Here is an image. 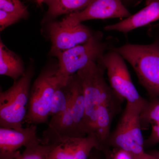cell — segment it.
Segmentation results:
<instances>
[{"mask_svg": "<svg viewBox=\"0 0 159 159\" xmlns=\"http://www.w3.org/2000/svg\"><path fill=\"white\" fill-rule=\"evenodd\" d=\"M104 70L103 66L98 61H92L77 73L82 83L85 98L83 129L85 136L93 133L99 107L116 104L114 99L118 97L106 82Z\"/></svg>", "mask_w": 159, "mask_h": 159, "instance_id": "obj_1", "label": "cell"}, {"mask_svg": "<svg viewBox=\"0 0 159 159\" xmlns=\"http://www.w3.org/2000/svg\"><path fill=\"white\" fill-rule=\"evenodd\" d=\"M132 66L152 98H159V38L148 45L126 44L113 48Z\"/></svg>", "mask_w": 159, "mask_h": 159, "instance_id": "obj_2", "label": "cell"}, {"mask_svg": "<svg viewBox=\"0 0 159 159\" xmlns=\"http://www.w3.org/2000/svg\"><path fill=\"white\" fill-rule=\"evenodd\" d=\"M34 68L30 66L11 87L0 93V127L21 129L28 112Z\"/></svg>", "mask_w": 159, "mask_h": 159, "instance_id": "obj_3", "label": "cell"}, {"mask_svg": "<svg viewBox=\"0 0 159 159\" xmlns=\"http://www.w3.org/2000/svg\"><path fill=\"white\" fill-rule=\"evenodd\" d=\"M143 108L136 104L126 103L116 128L110 135L107 146L125 151L133 156L145 152L140 119Z\"/></svg>", "mask_w": 159, "mask_h": 159, "instance_id": "obj_4", "label": "cell"}, {"mask_svg": "<svg viewBox=\"0 0 159 159\" xmlns=\"http://www.w3.org/2000/svg\"><path fill=\"white\" fill-rule=\"evenodd\" d=\"M57 66L43 70L30 90L28 112L25 122L30 125L46 123L50 116L52 98L60 79Z\"/></svg>", "mask_w": 159, "mask_h": 159, "instance_id": "obj_5", "label": "cell"}, {"mask_svg": "<svg viewBox=\"0 0 159 159\" xmlns=\"http://www.w3.org/2000/svg\"><path fill=\"white\" fill-rule=\"evenodd\" d=\"M102 39L101 32L94 33L86 42L56 55L60 79L67 80L90 62L98 61L108 49V44Z\"/></svg>", "mask_w": 159, "mask_h": 159, "instance_id": "obj_6", "label": "cell"}, {"mask_svg": "<svg viewBox=\"0 0 159 159\" xmlns=\"http://www.w3.org/2000/svg\"><path fill=\"white\" fill-rule=\"evenodd\" d=\"M97 61L107 70L111 88L119 99L145 107L148 101L139 94L124 59L120 54L111 49L106 52Z\"/></svg>", "mask_w": 159, "mask_h": 159, "instance_id": "obj_7", "label": "cell"}, {"mask_svg": "<svg viewBox=\"0 0 159 159\" xmlns=\"http://www.w3.org/2000/svg\"><path fill=\"white\" fill-rule=\"evenodd\" d=\"M94 33L81 23L71 26L65 25L61 21H51L48 26L51 43L50 54L56 57L60 53L86 42Z\"/></svg>", "mask_w": 159, "mask_h": 159, "instance_id": "obj_8", "label": "cell"}, {"mask_svg": "<svg viewBox=\"0 0 159 159\" xmlns=\"http://www.w3.org/2000/svg\"><path fill=\"white\" fill-rule=\"evenodd\" d=\"M131 15L121 0H93L85 9L68 15L61 21L65 25L74 26L89 20L126 18Z\"/></svg>", "mask_w": 159, "mask_h": 159, "instance_id": "obj_9", "label": "cell"}, {"mask_svg": "<svg viewBox=\"0 0 159 159\" xmlns=\"http://www.w3.org/2000/svg\"><path fill=\"white\" fill-rule=\"evenodd\" d=\"M77 137H84L74 123L70 102L66 111L51 117L48 127L43 132L41 142L43 145L57 144L70 138Z\"/></svg>", "mask_w": 159, "mask_h": 159, "instance_id": "obj_10", "label": "cell"}, {"mask_svg": "<svg viewBox=\"0 0 159 159\" xmlns=\"http://www.w3.org/2000/svg\"><path fill=\"white\" fill-rule=\"evenodd\" d=\"M41 143L37 134V126L31 124L21 129L0 127V157L9 155L34 144Z\"/></svg>", "mask_w": 159, "mask_h": 159, "instance_id": "obj_11", "label": "cell"}, {"mask_svg": "<svg viewBox=\"0 0 159 159\" xmlns=\"http://www.w3.org/2000/svg\"><path fill=\"white\" fill-rule=\"evenodd\" d=\"M94 148H97V143L93 135L70 138L56 144L49 158L88 159Z\"/></svg>", "mask_w": 159, "mask_h": 159, "instance_id": "obj_12", "label": "cell"}, {"mask_svg": "<svg viewBox=\"0 0 159 159\" xmlns=\"http://www.w3.org/2000/svg\"><path fill=\"white\" fill-rule=\"evenodd\" d=\"M145 3V8L139 12L116 24L106 26L104 30L126 34L159 20V0H146Z\"/></svg>", "mask_w": 159, "mask_h": 159, "instance_id": "obj_13", "label": "cell"}, {"mask_svg": "<svg viewBox=\"0 0 159 159\" xmlns=\"http://www.w3.org/2000/svg\"><path fill=\"white\" fill-rule=\"evenodd\" d=\"M116 104L100 106L97 110V119L93 135L97 143V149L104 150L110 135V128L116 110Z\"/></svg>", "mask_w": 159, "mask_h": 159, "instance_id": "obj_14", "label": "cell"}, {"mask_svg": "<svg viewBox=\"0 0 159 159\" xmlns=\"http://www.w3.org/2000/svg\"><path fill=\"white\" fill-rule=\"evenodd\" d=\"M70 106L71 114L75 125L84 137L83 121L85 112L84 92L82 83L77 74L72 76V93Z\"/></svg>", "mask_w": 159, "mask_h": 159, "instance_id": "obj_15", "label": "cell"}, {"mask_svg": "<svg viewBox=\"0 0 159 159\" xmlns=\"http://www.w3.org/2000/svg\"><path fill=\"white\" fill-rule=\"evenodd\" d=\"M22 60L18 56L0 42V74L7 76L16 81L25 72Z\"/></svg>", "mask_w": 159, "mask_h": 159, "instance_id": "obj_16", "label": "cell"}, {"mask_svg": "<svg viewBox=\"0 0 159 159\" xmlns=\"http://www.w3.org/2000/svg\"><path fill=\"white\" fill-rule=\"evenodd\" d=\"M93 0H47L48 6L43 22H51L59 16L80 12L85 9Z\"/></svg>", "mask_w": 159, "mask_h": 159, "instance_id": "obj_17", "label": "cell"}, {"mask_svg": "<svg viewBox=\"0 0 159 159\" xmlns=\"http://www.w3.org/2000/svg\"><path fill=\"white\" fill-rule=\"evenodd\" d=\"M72 76L67 80H61L56 87L51 102L50 116L60 115L67 109L72 93Z\"/></svg>", "mask_w": 159, "mask_h": 159, "instance_id": "obj_18", "label": "cell"}, {"mask_svg": "<svg viewBox=\"0 0 159 159\" xmlns=\"http://www.w3.org/2000/svg\"><path fill=\"white\" fill-rule=\"evenodd\" d=\"M55 145L56 144H34L25 147L22 153L18 150L9 155L0 157V159H49Z\"/></svg>", "mask_w": 159, "mask_h": 159, "instance_id": "obj_19", "label": "cell"}, {"mask_svg": "<svg viewBox=\"0 0 159 159\" xmlns=\"http://www.w3.org/2000/svg\"><path fill=\"white\" fill-rule=\"evenodd\" d=\"M141 124L147 125L156 124L159 122V98H152L148 101L141 112Z\"/></svg>", "mask_w": 159, "mask_h": 159, "instance_id": "obj_20", "label": "cell"}, {"mask_svg": "<svg viewBox=\"0 0 159 159\" xmlns=\"http://www.w3.org/2000/svg\"><path fill=\"white\" fill-rule=\"evenodd\" d=\"M0 9L16 15L21 19L29 15L27 7L20 0H0Z\"/></svg>", "mask_w": 159, "mask_h": 159, "instance_id": "obj_21", "label": "cell"}, {"mask_svg": "<svg viewBox=\"0 0 159 159\" xmlns=\"http://www.w3.org/2000/svg\"><path fill=\"white\" fill-rule=\"evenodd\" d=\"M21 20V18L16 15L0 9V30L1 31H3Z\"/></svg>", "mask_w": 159, "mask_h": 159, "instance_id": "obj_22", "label": "cell"}, {"mask_svg": "<svg viewBox=\"0 0 159 159\" xmlns=\"http://www.w3.org/2000/svg\"><path fill=\"white\" fill-rule=\"evenodd\" d=\"M152 131L145 140V147H150L159 143V122L152 125Z\"/></svg>", "mask_w": 159, "mask_h": 159, "instance_id": "obj_23", "label": "cell"}, {"mask_svg": "<svg viewBox=\"0 0 159 159\" xmlns=\"http://www.w3.org/2000/svg\"><path fill=\"white\" fill-rule=\"evenodd\" d=\"M117 149L111 159H135L134 156L129 152L122 149Z\"/></svg>", "mask_w": 159, "mask_h": 159, "instance_id": "obj_24", "label": "cell"}, {"mask_svg": "<svg viewBox=\"0 0 159 159\" xmlns=\"http://www.w3.org/2000/svg\"><path fill=\"white\" fill-rule=\"evenodd\" d=\"M135 159H159L155 156L149 152H144L139 155L134 156Z\"/></svg>", "mask_w": 159, "mask_h": 159, "instance_id": "obj_25", "label": "cell"}, {"mask_svg": "<svg viewBox=\"0 0 159 159\" xmlns=\"http://www.w3.org/2000/svg\"><path fill=\"white\" fill-rule=\"evenodd\" d=\"M150 152L159 159V151H153Z\"/></svg>", "mask_w": 159, "mask_h": 159, "instance_id": "obj_26", "label": "cell"}, {"mask_svg": "<svg viewBox=\"0 0 159 159\" xmlns=\"http://www.w3.org/2000/svg\"><path fill=\"white\" fill-rule=\"evenodd\" d=\"M47 0H35L36 2L40 6H41L43 3H45Z\"/></svg>", "mask_w": 159, "mask_h": 159, "instance_id": "obj_27", "label": "cell"}, {"mask_svg": "<svg viewBox=\"0 0 159 159\" xmlns=\"http://www.w3.org/2000/svg\"><path fill=\"white\" fill-rule=\"evenodd\" d=\"M121 1H124V2H129L130 0H121Z\"/></svg>", "mask_w": 159, "mask_h": 159, "instance_id": "obj_28", "label": "cell"}, {"mask_svg": "<svg viewBox=\"0 0 159 159\" xmlns=\"http://www.w3.org/2000/svg\"><path fill=\"white\" fill-rule=\"evenodd\" d=\"M49 159H50V158H49Z\"/></svg>", "mask_w": 159, "mask_h": 159, "instance_id": "obj_29", "label": "cell"}]
</instances>
